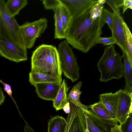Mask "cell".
<instances>
[{
    "mask_svg": "<svg viewBox=\"0 0 132 132\" xmlns=\"http://www.w3.org/2000/svg\"><path fill=\"white\" fill-rule=\"evenodd\" d=\"M69 11L71 18L80 16L89 10L97 0H60Z\"/></svg>",
    "mask_w": 132,
    "mask_h": 132,
    "instance_id": "9c48e42d",
    "label": "cell"
},
{
    "mask_svg": "<svg viewBox=\"0 0 132 132\" xmlns=\"http://www.w3.org/2000/svg\"><path fill=\"white\" fill-rule=\"evenodd\" d=\"M113 21L112 36L116 41L117 45L122 52H126V47L123 22V18L120 14L113 13Z\"/></svg>",
    "mask_w": 132,
    "mask_h": 132,
    "instance_id": "30bf717a",
    "label": "cell"
},
{
    "mask_svg": "<svg viewBox=\"0 0 132 132\" xmlns=\"http://www.w3.org/2000/svg\"><path fill=\"white\" fill-rule=\"evenodd\" d=\"M0 36L21 48L27 50L20 29L14 17L11 16L5 7V2L0 0Z\"/></svg>",
    "mask_w": 132,
    "mask_h": 132,
    "instance_id": "277c9868",
    "label": "cell"
},
{
    "mask_svg": "<svg viewBox=\"0 0 132 132\" xmlns=\"http://www.w3.org/2000/svg\"><path fill=\"white\" fill-rule=\"evenodd\" d=\"M29 82L34 86L41 83H56L61 84V78H55L40 73L31 71L29 73Z\"/></svg>",
    "mask_w": 132,
    "mask_h": 132,
    "instance_id": "ac0fdd59",
    "label": "cell"
},
{
    "mask_svg": "<svg viewBox=\"0 0 132 132\" xmlns=\"http://www.w3.org/2000/svg\"><path fill=\"white\" fill-rule=\"evenodd\" d=\"M60 10L61 19L63 23L64 30L65 32L71 17L67 8L62 4L60 6Z\"/></svg>",
    "mask_w": 132,
    "mask_h": 132,
    "instance_id": "603a6c76",
    "label": "cell"
},
{
    "mask_svg": "<svg viewBox=\"0 0 132 132\" xmlns=\"http://www.w3.org/2000/svg\"><path fill=\"white\" fill-rule=\"evenodd\" d=\"M97 3L103 5L106 3V1L105 0H98Z\"/></svg>",
    "mask_w": 132,
    "mask_h": 132,
    "instance_id": "8d00e7d4",
    "label": "cell"
},
{
    "mask_svg": "<svg viewBox=\"0 0 132 132\" xmlns=\"http://www.w3.org/2000/svg\"><path fill=\"white\" fill-rule=\"evenodd\" d=\"M111 132H121L120 125H115L112 127Z\"/></svg>",
    "mask_w": 132,
    "mask_h": 132,
    "instance_id": "e575fe53",
    "label": "cell"
},
{
    "mask_svg": "<svg viewBox=\"0 0 132 132\" xmlns=\"http://www.w3.org/2000/svg\"><path fill=\"white\" fill-rule=\"evenodd\" d=\"M82 85L81 82L80 81L72 87L68 95L69 100L80 101V97L82 92L80 91V89Z\"/></svg>",
    "mask_w": 132,
    "mask_h": 132,
    "instance_id": "cb8c5ba5",
    "label": "cell"
},
{
    "mask_svg": "<svg viewBox=\"0 0 132 132\" xmlns=\"http://www.w3.org/2000/svg\"><path fill=\"white\" fill-rule=\"evenodd\" d=\"M66 40L59 44L57 49L62 72L72 82L79 79V67L72 49Z\"/></svg>",
    "mask_w": 132,
    "mask_h": 132,
    "instance_id": "5b68a950",
    "label": "cell"
},
{
    "mask_svg": "<svg viewBox=\"0 0 132 132\" xmlns=\"http://www.w3.org/2000/svg\"><path fill=\"white\" fill-rule=\"evenodd\" d=\"M62 109L64 112L68 114L70 111V106L69 101L68 100V102L64 106Z\"/></svg>",
    "mask_w": 132,
    "mask_h": 132,
    "instance_id": "1f68e13d",
    "label": "cell"
},
{
    "mask_svg": "<svg viewBox=\"0 0 132 132\" xmlns=\"http://www.w3.org/2000/svg\"><path fill=\"white\" fill-rule=\"evenodd\" d=\"M122 58L116 51L114 44L105 48L97 64L101 74L100 81L106 82L113 79H120L123 76Z\"/></svg>",
    "mask_w": 132,
    "mask_h": 132,
    "instance_id": "3957f363",
    "label": "cell"
},
{
    "mask_svg": "<svg viewBox=\"0 0 132 132\" xmlns=\"http://www.w3.org/2000/svg\"><path fill=\"white\" fill-rule=\"evenodd\" d=\"M41 1L46 9L54 10L62 4L60 0H42Z\"/></svg>",
    "mask_w": 132,
    "mask_h": 132,
    "instance_id": "d4e9b609",
    "label": "cell"
},
{
    "mask_svg": "<svg viewBox=\"0 0 132 132\" xmlns=\"http://www.w3.org/2000/svg\"><path fill=\"white\" fill-rule=\"evenodd\" d=\"M90 106V110L104 123L113 126L117 124L118 121L100 101Z\"/></svg>",
    "mask_w": 132,
    "mask_h": 132,
    "instance_id": "4fadbf2b",
    "label": "cell"
},
{
    "mask_svg": "<svg viewBox=\"0 0 132 132\" xmlns=\"http://www.w3.org/2000/svg\"><path fill=\"white\" fill-rule=\"evenodd\" d=\"M84 113L89 132H111L113 126L104 123L90 110H85Z\"/></svg>",
    "mask_w": 132,
    "mask_h": 132,
    "instance_id": "8fae6325",
    "label": "cell"
},
{
    "mask_svg": "<svg viewBox=\"0 0 132 132\" xmlns=\"http://www.w3.org/2000/svg\"><path fill=\"white\" fill-rule=\"evenodd\" d=\"M97 43L102 44L104 46L110 45L114 44H117L116 40L112 36L109 37H101L98 39Z\"/></svg>",
    "mask_w": 132,
    "mask_h": 132,
    "instance_id": "83f0119b",
    "label": "cell"
},
{
    "mask_svg": "<svg viewBox=\"0 0 132 132\" xmlns=\"http://www.w3.org/2000/svg\"><path fill=\"white\" fill-rule=\"evenodd\" d=\"M0 83L3 85L4 90L9 95L15 104L16 105L15 102L12 96V92L11 86L9 84L4 82L2 79L0 80Z\"/></svg>",
    "mask_w": 132,
    "mask_h": 132,
    "instance_id": "f1b7e54d",
    "label": "cell"
},
{
    "mask_svg": "<svg viewBox=\"0 0 132 132\" xmlns=\"http://www.w3.org/2000/svg\"><path fill=\"white\" fill-rule=\"evenodd\" d=\"M106 3L111 8L113 12L120 14L119 8L117 7L114 1L113 0H105Z\"/></svg>",
    "mask_w": 132,
    "mask_h": 132,
    "instance_id": "f546056e",
    "label": "cell"
},
{
    "mask_svg": "<svg viewBox=\"0 0 132 132\" xmlns=\"http://www.w3.org/2000/svg\"><path fill=\"white\" fill-rule=\"evenodd\" d=\"M124 28L125 42L126 47V52L130 61L132 62V36L126 23L123 22Z\"/></svg>",
    "mask_w": 132,
    "mask_h": 132,
    "instance_id": "7402d4cb",
    "label": "cell"
},
{
    "mask_svg": "<svg viewBox=\"0 0 132 132\" xmlns=\"http://www.w3.org/2000/svg\"><path fill=\"white\" fill-rule=\"evenodd\" d=\"M61 84L56 83H39L34 86L39 97L43 99L53 101L58 92Z\"/></svg>",
    "mask_w": 132,
    "mask_h": 132,
    "instance_id": "7c38bea8",
    "label": "cell"
},
{
    "mask_svg": "<svg viewBox=\"0 0 132 132\" xmlns=\"http://www.w3.org/2000/svg\"><path fill=\"white\" fill-rule=\"evenodd\" d=\"M28 3L27 0H8L5 2V7L10 15L14 17Z\"/></svg>",
    "mask_w": 132,
    "mask_h": 132,
    "instance_id": "ffe728a7",
    "label": "cell"
},
{
    "mask_svg": "<svg viewBox=\"0 0 132 132\" xmlns=\"http://www.w3.org/2000/svg\"><path fill=\"white\" fill-rule=\"evenodd\" d=\"M86 123L84 110L79 107L68 132H85Z\"/></svg>",
    "mask_w": 132,
    "mask_h": 132,
    "instance_id": "2e32d148",
    "label": "cell"
},
{
    "mask_svg": "<svg viewBox=\"0 0 132 132\" xmlns=\"http://www.w3.org/2000/svg\"><path fill=\"white\" fill-rule=\"evenodd\" d=\"M104 8L103 5L97 3L83 14L71 18L65 31L68 43L84 53L97 44L105 23Z\"/></svg>",
    "mask_w": 132,
    "mask_h": 132,
    "instance_id": "6da1fadb",
    "label": "cell"
},
{
    "mask_svg": "<svg viewBox=\"0 0 132 132\" xmlns=\"http://www.w3.org/2000/svg\"><path fill=\"white\" fill-rule=\"evenodd\" d=\"M118 106L116 119L120 124L124 123L132 113V93L125 89L119 90Z\"/></svg>",
    "mask_w": 132,
    "mask_h": 132,
    "instance_id": "ba28073f",
    "label": "cell"
},
{
    "mask_svg": "<svg viewBox=\"0 0 132 132\" xmlns=\"http://www.w3.org/2000/svg\"><path fill=\"white\" fill-rule=\"evenodd\" d=\"M120 125L121 132H132V113L124 123Z\"/></svg>",
    "mask_w": 132,
    "mask_h": 132,
    "instance_id": "484cf974",
    "label": "cell"
},
{
    "mask_svg": "<svg viewBox=\"0 0 132 132\" xmlns=\"http://www.w3.org/2000/svg\"><path fill=\"white\" fill-rule=\"evenodd\" d=\"M119 94L118 90L114 93L110 92L101 94L99 96L100 101L115 119L118 106Z\"/></svg>",
    "mask_w": 132,
    "mask_h": 132,
    "instance_id": "5bb4252c",
    "label": "cell"
},
{
    "mask_svg": "<svg viewBox=\"0 0 132 132\" xmlns=\"http://www.w3.org/2000/svg\"><path fill=\"white\" fill-rule=\"evenodd\" d=\"M85 132H89V130H88V127H87V124H86V128Z\"/></svg>",
    "mask_w": 132,
    "mask_h": 132,
    "instance_id": "74e56055",
    "label": "cell"
},
{
    "mask_svg": "<svg viewBox=\"0 0 132 132\" xmlns=\"http://www.w3.org/2000/svg\"><path fill=\"white\" fill-rule=\"evenodd\" d=\"M0 55L17 63L25 61L28 59L27 50L21 48L0 36Z\"/></svg>",
    "mask_w": 132,
    "mask_h": 132,
    "instance_id": "52a82bcc",
    "label": "cell"
},
{
    "mask_svg": "<svg viewBox=\"0 0 132 132\" xmlns=\"http://www.w3.org/2000/svg\"><path fill=\"white\" fill-rule=\"evenodd\" d=\"M48 21L41 18L31 22H27L20 26V29L26 48H32L36 39L45 31Z\"/></svg>",
    "mask_w": 132,
    "mask_h": 132,
    "instance_id": "8992f818",
    "label": "cell"
},
{
    "mask_svg": "<svg viewBox=\"0 0 132 132\" xmlns=\"http://www.w3.org/2000/svg\"><path fill=\"white\" fill-rule=\"evenodd\" d=\"M69 88L64 79L61 84L56 96L53 101V106L56 111L62 109L68 102V92Z\"/></svg>",
    "mask_w": 132,
    "mask_h": 132,
    "instance_id": "9a60e30c",
    "label": "cell"
},
{
    "mask_svg": "<svg viewBox=\"0 0 132 132\" xmlns=\"http://www.w3.org/2000/svg\"><path fill=\"white\" fill-rule=\"evenodd\" d=\"M24 132H36L26 122L24 126Z\"/></svg>",
    "mask_w": 132,
    "mask_h": 132,
    "instance_id": "d6a6232c",
    "label": "cell"
},
{
    "mask_svg": "<svg viewBox=\"0 0 132 132\" xmlns=\"http://www.w3.org/2000/svg\"><path fill=\"white\" fill-rule=\"evenodd\" d=\"M31 71L61 78L62 71L58 50L51 45L42 44L33 52Z\"/></svg>",
    "mask_w": 132,
    "mask_h": 132,
    "instance_id": "7a4b0ae2",
    "label": "cell"
},
{
    "mask_svg": "<svg viewBox=\"0 0 132 132\" xmlns=\"http://www.w3.org/2000/svg\"><path fill=\"white\" fill-rule=\"evenodd\" d=\"M5 97L2 90L0 86V105L3 104L4 102Z\"/></svg>",
    "mask_w": 132,
    "mask_h": 132,
    "instance_id": "836d02e7",
    "label": "cell"
},
{
    "mask_svg": "<svg viewBox=\"0 0 132 132\" xmlns=\"http://www.w3.org/2000/svg\"><path fill=\"white\" fill-rule=\"evenodd\" d=\"M67 124L66 119L63 117L52 116L48 122L47 132H64Z\"/></svg>",
    "mask_w": 132,
    "mask_h": 132,
    "instance_id": "d6986e66",
    "label": "cell"
},
{
    "mask_svg": "<svg viewBox=\"0 0 132 132\" xmlns=\"http://www.w3.org/2000/svg\"><path fill=\"white\" fill-rule=\"evenodd\" d=\"M114 1L119 8L123 6V0H114Z\"/></svg>",
    "mask_w": 132,
    "mask_h": 132,
    "instance_id": "d590c367",
    "label": "cell"
},
{
    "mask_svg": "<svg viewBox=\"0 0 132 132\" xmlns=\"http://www.w3.org/2000/svg\"><path fill=\"white\" fill-rule=\"evenodd\" d=\"M103 14L105 22L108 24L111 31L112 28L113 21V13L104 8Z\"/></svg>",
    "mask_w": 132,
    "mask_h": 132,
    "instance_id": "4316f807",
    "label": "cell"
},
{
    "mask_svg": "<svg viewBox=\"0 0 132 132\" xmlns=\"http://www.w3.org/2000/svg\"><path fill=\"white\" fill-rule=\"evenodd\" d=\"M122 57L123 61V76L125 80L124 89L132 93V62L130 61L126 51L123 52Z\"/></svg>",
    "mask_w": 132,
    "mask_h": 132,
    "instance_id": "e0dca14e",
    "label": "cell"
},
{
    "mask_svg": "<svg viewBox=\"0 0 132 132\" xmlns=\"http://www.w3.org/2000/svg\"><path fill=\"white\" fill-rule=\"evenodd\" d=\"M60 7L54 10L55 21L54 38L61 39H65V32L61 19Z\"/></svg>",
    "mask_w": 132,
    "mask_h": 132,
    "instance_id": "44dd1931",
    "label": "cell"
},
{
    "mask_svg": "<svg viewBox=\"0 0 132 132\" xmlns=\"http://www.w3.org/2000/svg\"><path fill=\"white\" fill-rule=\"evenodd\" d=\"M123 14L128 9H132V0H123Z\"/></svg>",
    "mask_w": 132,
    "mask_h": 132,
    "instance_id": "4dcf8cb0",
    "label": "cell"
}]
</instances>
